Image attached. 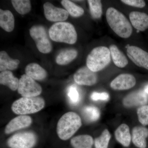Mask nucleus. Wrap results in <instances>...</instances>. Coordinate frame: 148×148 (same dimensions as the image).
I'll return each instance as SVG.
<instances>
[{"label":"nucleus","mask_w":148,"mask_h":148,"mask_svg":"<svg viewBox=\"0 0 148 148\" xmlns=\"http://www.w3.org/2000/svg\"><path fill=\"white\" fill-rule=\"evenodd\" d=\"M110 133L108 129H105L98 138L94 141L96 148H108L109 142L110 140Z\"/></svg>","instance_id":"29"},{"label":"nucleus","mask_w":148,"mask_h":148,"mask_svg":"<svg viewBox=\"0 0 148 148\" xmlns=\"http://www.w3.org/2000/svg\"><path fill=\"white\" fill-rule=\"evenodd\" d=\"M148 103V95L143 90H138L130 93L123 98V103L125 107L142 106Z\"/></svg>","instance_id":"13"},{"label":"nucleus","mask_w":148,"mask_h":148,"mask_svg":"<svg viewBox=\"0 0 148 148\" xmlns=\"http://www.w3.org/2000/svg\"><path fill=\"white\" fill-rule=\"evenodd\" d=\"M135 77L130 74H122L118 76L111 82V87L115 90L130 89L136 84Z\"/></svg>","instance_id":"12"},{"label":"nucleus","mask_w":148,"mask_h":148,"mask_svg":"<svg viewBox=\"0 0 148 148\" xmlns=\"http://www.w3.org/2000/svg\"><path fill=\"white\" fill-rule=\"evenodd\" d=\"M19 64V60L11 58L6 51H2L0 52V71L1 72L16 70Z\"/></svg>","instance_id":"19"},{"label":"nucleus","mask_w":148,"mask_h":148,"mask_svg":"<svg viewBox=\"0 0 148 148\" xmlns=\"http://www.w3.org/2000/svg\"><path fill=\"white\" fill-rule=\"evenodd\" d=\"M61 3L69 14L73 17H79L84 14V10L82 8L77 5L71 1L63 0L61 1Z\"/></svg>","instance_id":"25"},{"label":"nucleus","mask_w":148,"mask_h":148,"mask_svg":"<svg viewBox=\"0 0 148 148\" xmlns=\"http://www.w3.org/2000/svg\"><path fill=\"white\" fill-rule=\"evenodd\" d=\"M127 54L130 59L137 66L148 70V53L135 46L127 47Z\"/></svg>","instance_id":"10"},{"label":"nucleus","mask_w":148,"mask_h":148,"mask_svg":"<svg viewBox=\"0 0 148 148\" xmlns=\"http://www.w3.org/2000/svg\"><path fill=\"white\" fill-rule=\"evenodd\" d=\"M82 113L85 119L88 121L93 122L99 119L100 112L98 108L92 106L84 107L82 110Z\"/></svg>","instance_id":"27"},{"label":"nucleus","mask_w":148,"mask_h":148,"mask_svg":"<svg viewBox=\"0 0 148 148\" xmlns=\"http://www.w3.org/2000/svg\"><path fill=\"white\" fill-rule=\"evenodd\" d=\"M109 49L110 52L111 58L117 67L123 68L127 66L128 64L127 58L116 45H111Z\"/></svg>","instance_id":"21"},{"label":"nucleus","mask_w":148,"mask_h":148,"mask_svg":"<svg viewBox=\"0 0 148 148\" xmlns=\"http://www.w3.org/2000/svg\"><path fill=\"white\" fill-rule=\"evenodd\" d=\"M138 119L144 126L148 125V105L139 107L137 111Z\"/></svg>","instance_id":"31"},{"label":"nucleus","mask_w":148,"mask_h":148,"mask_svg":"<svg viewBox=\"0 0 148 148\" xmlns=\"http://www.w3.org/2000/svg\"><path fill=\"white\" fill-rule=\"evenodd\" d=\"M11 2L14 9L20 14H27L31 10V3L29 0H12Z\"/></svg>","instance_id":"26"},{"label":"nucleus","mask_w":148,"mask_h":148,"mask_svg":"<svg viewBox=\"0 0 148 148\" xmlns=\"http://www.w3.org/2000/svg\"><path fill=\"white\" fill-rule=\"evenodd\" d=\"M77 54V51L74 49H64L57 55L56 61L58 65H67L76 58Z\"/></svg>","instance_id":"24"},{"label":"nucleus","mask_w":148,"mask_h":148,"mask_svg":"<svg viewBox=\"0 0 148 148\" xmlns=\"http://www.w3.org/2000/svg\"><path fill=\"white\" fill-rule=\"evenodd\" d=\"M49 35L54 41L71 45L75 43L77 38L73 25L66 22H58L53 24L49 29Z\"/></svg>","instance_id":"3"},{"label":"nucleus","mask_w":148,"mask_h":148,"mask_svg":"<svg viewBox=\"0 0 148 148\" xmlns=\"http://www.w3.org/2000/svg\"><path fill=\"white\" fill-rule=\"evenodd\" d=\"M148 137V129L142 126H136L132 130V143L140 148H146L147 143L146 139Z\"/></svg>","instance_id":"16"},{"label":"nucleus","mask_w":148,"mask_h":148,"mask_svg":"<svg viewBox=\"0 0 148 148\" xmlns=\"http://www.w3.org/2000/svg\"><path fill=\"white\" fill-rule=\"evenodd\" d=\"M30 34L40 52L48 53L51 51L52 45L44 27L41 25L33 26L30 29Z\"/></svg>","instance_id":"6"},{"label":"nucleus","mask_w":148,"mask_h":148,"mask_svg":"<svg viewBox=\"0 0 148 148\" xmlns=\"http://www.w3.org/2000/svg\"><path fill=\"white\" fill-rule=\"evenodd\" d=\"M115 136L117 141L125 147H129L131 142V137L129 126L123 124L117 128L115 132Z\"/></svg>","instance_id":"18"},{"label":"nucleus","mask_w":148,"mask_h":148,"mask_svg":"<svg viewBox=\"0 0 148 148\" xmlns=\"http://www.w3.org/2000/svg\"><path fill=\"white\" fill-rule=\"evenodd\" d=\"M74 79L80 85H93L97 82L98 76L96 73L92 71L87 66L80 68L74 75Z\"/></svg>","instance_id":"9"},{"label":"nucleus","mask_w":148,"mask_h":148,"mask_svg":"<svg viewBox=\"0 0 148 148\" xmlns=\"http://www.w3.org/2000/svg\"><path fill=\"white\" fill-rule=\"evenodd\" d=\"M19 80L13 75L10 71H6L0 74V83L6 86L11 90L15 91L18 89Z\"/></svg>","instance_id":"22"},{"label":"nucleus","mask_w":148,"mask_h":148,"mask_svg":"<svg viewBox=\"0 0 148 148\" xmlns=\"http://www.w3.org/2000/svg\"><path fill=\"white\" fill-rule=\"evenodd\" d=\"M88 3L89 5L91 16L96 19L101 18L103 14L101 1L99 0H88Z\"/></svg>","instance_id":"28"},{"label":"nucleus","mask_w":148,"mask_h":148,"mask_svg":"<svg viewBox=\"0 0 148 148\" xmlns=\"http://www.w3.org/2000/svg\"><path fill=\"white\" fill-rule=\"evenodd\" d=\"M110 49L104 46L96 47L88 55L86 66L92 71L99 72L105 69L111 61Z\"/></svg>","instance_id":"5"},{"label":"nucleus","mask_w":148,"mask_h":148,"mask_svg":"<svg viewBox=\"0 0 148 148\" xmlns=\"http://www.w3.org/2000/svg\"><path fill=\"white\" fill-rule=\"evenodd\" d=\"M131 25L138 31H145L148 29V15L144 12L133 11L129 15Z\"/></svg>","instance_id":"15"},{"label":"nucleus","mask_w":148,"mask_h":148,"mask_svg":"<svg viewBox=\"0 0 148 148\" xmlns=\"http://www.w3.org/2000/svg\"><path fill=\"white\" fill-rule=\"evenodd\" d=\"M32 122L31 117L27 115H20L11 120L6 126L5 132L10 134L16 130L29 127Z\"/></svg>","instance_id":"14"},{"label":"nucleus","mask_w":148,"mask_h":148,"mask_svg":"<svg viewBox=\"0 0 148 148\" xmlns=\"http://www.w3.org/2000/svg\"><path fill=\"white\" fill-rule=\"evenodd\" d=\"M121 1L127 5L139 8H143L146 5L145 2L143 0H122Z\"/></svg>","instance_id":"32"},{"label":"nucleus","mask_w":148,"mask_h":148,"mask_svg":"<svg viewBox=\"0 0 148 148\" xmlns=\"http://www.w3.org/2000/svg\"><path fill=\"white\" fill-rule=\"evenodd\" d=\"M0 26L6 32H12L14 28V18L11 12L0 9Z\"/></svg>","instance_id":"20"},{"label":"nucleus","mask_w":148,"mask_h":148,"mask_svg":"<svg viewBox=\"0 0 148 148\" xmlns=\"http://www.w3.org/2000/svg\"><path fill=\"white\" fill-rule=\"evenodd\" d=\"M44 14L47 20L53 22H62L68 18L69 13L66 10L56 7L51 3L46 2L43 5Z\"/></svg>","instance_id":"11"},{"label":"nucleus","mask_w":148,"mask_h":148,"mask_svg":"<svg viewBox=\"0 0 148 148\" xmlns=\"http://www.w3.org/2000/svg\"><path fill=\"white\" fill-rule=\"evenodd\" d=\"M17 90L23 97H37L42 92L41 86L26 74L22 75L19 79Z\"/></svg>","instance_id":"8"},{"label":"nucleus","mask_w":148,"mask_h":148,"mask_svg":"<svg viewBox=\"0 0 148 148\" xmlns=\"http://www.w3.org/2000/svg\"><path fill=\"white\" fill-rule=\"evenodd\" d=\"M26 75L36 80H42L47 76V73L41 66L36 63H31L25 68Z\"/></svg>","instance_id":"17"},{"label":"nucleus","mask_w":148,"mask_h":148,"mask_svg":"<svg viewBox=\"0 0 148 148\" xmlns=\"http://www.w3.org/2000/svg\"><path fill=\"white\" fill-rule=\"evenodd\" d=\"M94 140L91 136L80 135L72 138L71 145L73 148H92Z\"/></svg>","instance_id":"23"},{"label":"nucleus","mask_w":148,"mask_h":148,"mask_svg":"<svg viewBox=\"0 0 148 148\" xmlns=\"http://www.w3.org/2000/svg\"><path fill=\"white\" fill-rule=\"evenodd\" d=\"M82 125L81 119L77 114L68 112L58 121L56 128L57 135L61 140H69L79 129Z\"/></svg>","instance_id":"2"},{"label":"nucleus","mask_w":148,"mask_h":148,"mask_svg":"<svg viewBox=\"0 0 148 148\" xmlns=\"http://www.w3.org/2000/svg\"><path fill=\"white\" fill-rule=\"evenodd\" d=\"M91 98L93 101H108L109 98L108 93L106 92H94L91 95Z\"/></svg>","instance_id":"33"},{"label":"nucleus","mask_w":148,"mask_h":148,"mask_svg":"<svg viewBox=\"0 0 148 148\" xmlns=\"http://www.w3.org/2000/svg\"><path fill=\"white\" fill-rule=\"evenodd\" d=\"M144 91L146 92L147 95H148V84L144 88Z\"/></svg>","instance_id":"34"},{"label":"nucleus","mask_w":148,"mask_h":148,"mask_svg":"<svg viewBox=\"0 0 148 148\" xmlns=\"http://www.w3.org/2000/svg\"><path fill=\"white\" fill-rule=\"evenodd\" d=\"M45 106V101L41 97H22L14 102L11 109L15 114L26 115L39 112Z\"/></svg>","instance_id":"4"},{"label":"nucleus","mask_w":148,"mask_h":148,"mask_svg":"<svg viewBox=\"0 0 148 148\" xmlns=\"http://www.w3.org/2000/svg\"><path fill=\"white\" fill-rule=\"evenodd\" d=\"M37 142L34 132L26 131L18 132L9 138L7 144L10 148H33Z\"/></svg>","instance_id":"7"},{"label":"nucleus","mask_w":148,"mask_h":148,"mask_svg":"<svg viewBox=\"0 0 148 148\" xmlns=\"http://www.w3.org/2000/svg\"><path fill=\"white\" fill-rule=\"evenodd\" d=\"M68 95L69 101L72 105H77L80 101V95L77 88L75 86L73 85L69 88Z\"/></svg>","instance_id":"30"},{"label":"nucleus","mask_w":148,"mask_h":148,"mask_svg":"<svg viewBox=\"0 0 148 148\" xmlns=\"http://www.w3.org/2000/svg\"><path fill=\"white\" fill-rule=\"evenodd\" d=\"M106 17L109 26L118 36L123 38L131 36L132 25L123 14L114 8H109L106 11Z\"/></svg>","instance_id":"1"}]
</instances>
